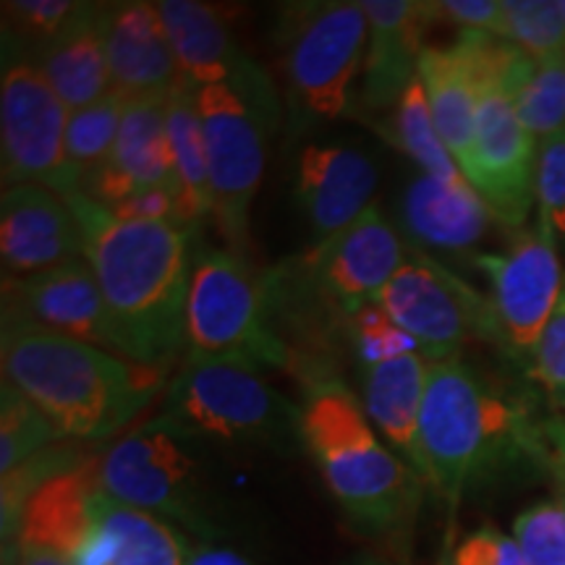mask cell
<instances>
[{"mask_svg": "<svg viewBox=\"0 0 565 565\" xmlns=\"http://www.w3.org/2000/svg\"><path fill=\"white\" fill-rule=\"evenodd\" d=\"M158 11L171 40L175 63L194 87L231 84L246 92L252 100L278 110V97L270 79L236 45L228 13L221 6L200 3V0H160Z\"/></svg>", "mask_w": 565, "mask_h": 565, "instance_id": "14", "label": "cell"}, {"mask_svg": "<svg viewBox=\"0 0 565 565\" xmlns=\"http://www.w3.org/2000/svg\"><path fill=\"white\" fill-rule=\"evenodd\" d=\"M61 437L47 416L17 387L3 383V412H0V475H9L47 445Z\"/></svg>", "mask_w": 565, "mask_h": 565, "instance_id": "35", "label": "cell"}, {"mask_svg": "<svg viewBox=\"0 0 565 565\" xmlns=\"http://www.w3.org/2000/svg\"><path fill=\"white\" fill-rule=\"evenodd\" d=\"M513 542L526 565H565V508L561 500L529 505L515 519Z\"/></svg>", "mask_w": 565, "mask_h": 565, "instance_id": "36", "label": "cell"}, {"mask_svg": "<svg viewBox=\"0 0 565 565\" xmlns=\"http://www.w3.org/2000/svg\"><path fill=\"white\" fill-rule=\"evenodd\" d=\"M536 215L555 242L565 238V134L542 141L536 150Z\"/></svg>", "mask_w": 565, "mask_h": 565, "instance_id": "38", "label": "cell"}, {"mask_svg": "<svg viewBox=\"0 0 565 565\" xmlns=\"http://www.w3.org/2000/svg\"><path fill=\"white\" fill-rule=\"evenodd\" d=\"M377 186V168L351 147L309 145L299 154L296 200H299L315 244L328 242L364 215Z\"/></svg>", "mask_w": 565, "mask_h": 565, "instance_id": "20", "label": "cell"}, {"mask_svg": "<svg viewBox=\"0 0 565 565\" xmlns=\"http://www.w3.org/2000/svg\"><path fill=\"white\" fill-rule=\"evenodd\" d=\"M345 565H408L401 557L387 555V553H374V550H364V553L353 555Z\"/></svg>", "mask_w": 565, "mask_h": 565, "instance_id": "47", "label": "cell"}, {"mask_svg": "<svg viewBox=\"0 0 565 565\" xmlns=\"http://www.w3.org/2000/svg\"><path fill=\"white\" fill-rule=\"evenodd\" d=\"M186 362H233L288 372L286 345L267 322L265 273L242 254L202 246L186 303Z\"/></svg>", "mask_w": 565, "mask_h": 565, "instance_id": "5", "label": "cell"}, {"mask_svg": "<svg viewBox=\"0 0 565 565\" xmlns=\"http://www.w3.org/2000/svg\"><path fill=\"white\" fill-rule=\"evenodd\" d=\"M196 89L186 76L168 92L166 116L168 139L173 150L175 173V217L173 225L194 236L204 217L212 215V186L207 166V145H204L202 118L196 108Z\"/></svg>", "mask_w": 565, "mask_h": 565, "instance_id": "26", "label": "cell"}, {"mask_svg": "<svg viewBox=\"0 0 565 565\" xmlns=\"http://www.w3.org/2000/svg\"><path fill=\"white\" fill-rule=\"evenodd\" d=\"M118 221H141V223H173L175 217V186L162 183V186L141 189L129 200L108 207Z\"/></svg>", "mask_w": 565, "mask_h": 565, "instance_id": "41", "label": "cell"}, {"mask_svg": "<svg viewBox=\"0 0 565 565\" xmlns=\"http://www.w3.org/2000/svg\"><path fill=\"white\" fill-rule=\"evenodd\" d=\"M443 565H454V563H450V561H448V555H445V561H443Z\"/></svg>", "mask_w": 565, "mask_h": 565, "instance_id": "50", "label": "cell"}, {"mask_svg": "<svg viewBox=\"0 0 565 565\" xmlns=\"http://www.w3.org/2000/svg\"><path fill=\"white\" fill-rule=\"evenodd\" d=\"M103 458L89 454L76 469L45 482L24 508L17 542L71 563L95 526V505L103 494Z\"/></svg>", "mask_w": 565, "mask_h": 565, "instance_id": "23", "label": "cell"}, {"mask_svg": "<svg viewBox=\"0 0 565 565\" xmlns=\"http://www.w3.org/2000/svg\"><path fill=\"white\" fill-rule=\"evenodd\" d=\"M87 456L89 450L79 448L76 440L53 443L40 454L26 458L9 475H3V484H0V532H3V542H17L21 515H24V508L32 500V494L45 482H51L53 477L76 469Z\"/></svg>", "mask_w": 565, "mask_h": 565, "instance_id": "32", "label": "cell"}, {"mask_svg": "<svg viewBox=\"0 0 565 565\" xmlns=\"http://www.w3.org/2000/svg\"><path fill=\"white\" fill-rule=\"evenodd\" d=\"M500 38L536 63L565 61V17L553 0H503Z\"/></svg>", "mask_w": 565, "mask_h": 565, "instance_id": "34", "label": "cell"}, {"mask_svg": "<svg viewBox=\"0 0 565 565\" xmlns=\"http://www.w3.org/2000/svg\"><path fill=\"white\" fill-rule=\"evenodd\" d=\"M524 458L555 466L526 401L494 387L461 359L435 362L424 387L416 475L435 487L450 513L471 484Z\"/></svg>", "mask_w": 565, "mask_h": 565, "instance_id": "2", "label": "cell"}, {"mask_svg": "<svg viewBox=\"0 0 565 565\" xmlns=\"http://www.w3.org/2000/svg\"><path fill=\"white\" fill-rule=\"evenodd\" d=\"M71 565H116V542H113L108 529L95 521L89 536L71 557Z\"/></svg>", "mask_w": 565, "mask_h": 565, "instance_id": "42", "label": "cell"}, {"mask_svg": "<svg viewBox=\"0 0 565 565\" xmlns=\"http://www.w3.org/2000/svg\"><path fill=\"white\" fill-rule=\"evenodd\" d=\"M30 63L42 71L68 113L84 110L108 97L113 82L103 34V3L87 21Z\"/></svg>", "mask_w": 565, "mask_h": 565, "instance_id": "27", "label": "cell"}, {"mask_svg": "<svg viewBox=\"0 0 565 565\" xmlns=\"http://www.w3.org/2000/svg\"><path fill=\"white\" fill-rule=\"evenodd\" d=\"M166 419H152L121 437L103 458V490L118 503L181 524L204 540L217 534L200 458Z\"/></svg>", "mask_w": 565, "mask_h": 565, "instance_id": "8", "label": "cell"}, {"mask_svg": "<svg viewBox=\"0 0 565 565\" xmlns=\"http://www.w3.org/2000/svg\"><path fill=\"white\" fill-rule=\"evenodd\" d=\"M95 521L116 542V565H189L186 545L168 521L124 505L110 494L97 498Z\"/></svg>", "mask_w": 565, "mask_h": 565, "instance_id": "28", "label": "cell"}, {"mask_svg": "<svg viewBox=\"0 0 565 565\" xmlns=\"http://www.w3.org/2000/svg\"><path fill=\"white\" fill-rule=\"evenodd\" d=\"M0 565H21L17 542H3V561H0Z\"/></svg>", "mask_w": 565, "mask_h": 565, "instance_id": "48", "label": "cell"}, {"mask_svg": "<svg viewBox=\"0 0 565 565\" xmlns=\"http://www.w3.org/2000/svg\"><path fill=\"white\" fill-rule=\"evenodd\" d=\"M301 440L345 519L374 540H406L419 513L424 479L387 450L341 380L307 391Z\"/></svg>", "mask_w": 565, "mask_h": 565, "instance_id": "4", "label": "cell"}, {"mask_svg": "<svg viewBox=\"0 0 565 565\" xmlns=\"http://www.w3.org/2000/svg\"><path fill=\"white\" fill-rule=\"evenodd\" d=\"M103 34L113 92L124 103L168 95L181 79L158 3L129 0L103 6Z\"/></svg>", "mask_w": 565, "mask_h": 565, "instance_id": "19", "label": "cell"}, {"mask_svg": "<svg viewBox=\"0 0 565 565\" xmlns=\"http://www.w3.org/2000/svg\"><path fill=\"white\" fill-rule=\"evenodd\" d=\"M66 202L84 233V259L100 282L113 349L129 362L171 370L186 349L192 236L173 223L118 221L82 192Z\"/></svg>", "mask_w": 565, "mask_h": 565, "instance_id": "1", "label": "cell"}, {"mask_svg": "<svg viewBox=\"0 0 565 565\" xmlns=\"http://www.w3.org/2000/svg\"><path fill=\"white\" fill-rule=\"evenodd\" d=\"M3 383L32 401L61 440H103L150 406L168 370L129 362L17 317H3Z\"/></svg>", "mask_w": 565, "mask_h": 565, "instance_id": "3", "label": "cell"}, {"mask_svg": "<svg viewBox=\"0 0 565 565\" xmlns=\"http://www.w3.org/2000/svg\"><path fill=\"white\" fill-rule=\"evenodd\" d=\"M494 565H526L519 545L508 540L505 534H498V553H494Z\"/></svg>", "mask_w": 565, "mask_h": 565, "instance_id": "45", "label": "cell"}, {"mask_svg": "<svg viewBox=\"0 0 565 565\" xmlns=\"http://www.w3.org/2000/svg\"><path fill=\"white\" fill-rule=\"evenodd\" d=\"M19 555H21V565H71L68 561H63V557L47 553V550H38V547H21L19 545Z\"/></svg>", "mask_w": 565, "mask_h": 565, "instance_id": "46", "label": "cell"}, {"mask_svg": "<svg viewBox=\"0 0 565 565\" xmlns=\"http://www.w3.org/2000/svg\"><path fill=\"white\" fill-rule=\"evenodd\" d=\"M303 257L343 312H359L374 301L387 280L406 263V246L398 231L385 221L377 204H370L349 228L315 244Z\"/></svg>", "mask_w": 565, "mask_h": 565, "instance_id": "16", "label": "cell"}, {"mask_svg": "<svg viewBox=\"0 0 565 565\" xmlns=\"http://www.w3.org/2000/svg\"><path fill=\"white\" fill-rule=\"evenodd\" d=\"M557 475H561V471H557ZM563 477V475H561ZM557 500H561V505L565 508V477H563V484H561V498H557Z\"/></svg>", "mask_w": 565, "mask_h": 565, "instance_id": "49", "label": "cell"}, {"mask_svg": "<svg viewBox=\"0 0 565 565\" xmlns=\"http://www.w3.org/2000/svg\"><path fill=\"white\" fill-rule=\"evenodd\" d=\"M189 565H252V563H246L242 555L231 553V550L204 547V550H200V553L192 555Z\"/></svg>", "mask_w": 565, "mask_h": 565, "instance_id": "44", "label": "cell"}, {"mask_svg": "<svg viewBox=\"0 0 565 565\" xmlns=\"http://www.w3.org/2000/svg\"><path fill=\"white\" fill-rule=\"evenodd\" d=\"M416 74L427 92L437 134L454 154L461 173L469 179L475 171V124L479 100L469 61L456 42L450 47L424 45Z\"/></svg>", "mask_w": 565, "mask_h": 565, "instance_id": "24", "label": "cell"}, {"mask_svg": "<svg viewBox=\"0 0 565 565\" xmlns=\"http://www.w3.org/2000/svg\"><path fill=\"white\" fill-rule=\"evenodd\" d=\"M166 103L168 95L124 103L116 145L108 160L82 181L79 192L84 196L113 207L141 189L162 186V183L175 186Z\"/></svg>", "mask_w": 565, "mask_h": 565, "instance_id": "18", "label": "cell"}, {"mask_svg": "<svg viewBox=\"0 0 565 565\" xmlns=\"http://www.w3.org/2000/svg\"><path fill=\"white\" fill-rule=\"evenodd\" d=\"M433 364V356L416 351L372 366L364 374L366 416L414 471L424 387H427Z\"/></svg>", "mask_w": 565, "mask_h": 565, "instance_id": "25", "label": "cell"}, {"mask_svg": "<svg viewBox=\"0 0 565 565\" xmlns=\"http://www.w3.org/2000/svg\"><path fill=\"white\" fill-rule=\"evenodd\" d=\"M68 108L30 61H9L0 84V147L6 186L32 183L63 200L79 194L66 168Z\"/></svg>", "mask_w": 565, "mask_h": 565, "instance_id": "12", "label": "cell"}, {"mask_svg": "<svg viewBox=\"0 0 565 565\" xmlns=\"http://www.w3.org/2000/svg\"><path fill=\"white\" fill-rule=\"evenodd\" d=\"M492 221L490 204L466 175L456 181L419 175L401 196V225L408 238L424 249L471 252L484 242Z\"/></svg>", "mask_w": 565, "mask_h": 565, "instance_id": "22", "label": "cell"}, {"mask_svg": "<svg viewBox=\"0 0 565 565\" xmlns=\"http://www.w3.org/2000/svg\"><path fill=\"white\" fill-rule=\"evenodd\" d=\"M0 254L11 275H38L84 257V233L71 204L45 186L3 189Z\"/></svg>", "mask_w": 565, "mask_h": 565, "instance_id": "17", "label": "cell"}, {"mask_svg": "<svg viewBox=\"0 0 565 565\" xmlns=\"http://www.w3.org/2000/svg\"><path fill=\"white\" fill-rule=\"evenodd\" d=\"M526 370L532 383L540 385L553 414L565 416V286Z\"/></svg>", "mask_w": 565, "mask_h": 565, "instance_id": "39", "label": "cell"}, {"mask_svg": "<svg viewBox=\"0 0 565 565\" xmlns=\"http://www.w3.org/2000/svg\"><path fill=\"white\" fill-rule=\"evenodd\" d=\"M366 40L370 21L362 3L324 0L282 6L275 42L299 113L328 121L343 116Z\"/></svg>", "mask_w": 565, "mask_h": 565, "instance_id": "7", "label": "cell"}, {"mask_svg": "<svg viewBox=\"0 0 565 565\" xmlns=\"http://www.w3.org/2000/svg\"><path fill=\"white\" fill-rule=\"evenodd\" d=\"M555 244L553 233L536 223L534 228L515 231L503 254L477 257V267L490 280L498 349L526 366L565 286Z\"/></svg>", "mask_w": 565, "mask_h": 565, "instance_id": "11", "label": "cell"}, {"mask_svg": "<svg viewBox=\"0 0 565 565\" xmlns=\"http://www.w3.org/2000/svg\"><path fill=\"white\" fill-rule=\"evenodd\" d=\"M189 437L291 450L301 440V408L273 391L254 366L186 362L168 385L162 416Z\"/></svg>", "mask_w": 565, "mask_h": 565, "instance_id": "6", "label": "cell"}, {"mask_svg": "<svg viewBox=\"0 0 565 565\" xmlns=\"http://www.w3.org/2000/svg\"><path fill=\"white\" fill-rule=\"evenodd\" d=\"M542 433H545V440L553 450V461H555V471H561L565 477V416H547L542 419Z\"/></svg>", "mask_w": 565, "mask_h": 565, "instance_id": "43", "label": "cell"}, {"mask_svg": "<svg viewBox=\"0 0 565 565\" xmlns=\"http://www.w3.org/2000/svg\"><path fill=\"white\" fill-rule=\"evenodd\" d=\"M97 9L100 3H79V0H11V3L6 0V63L34 61L42 51L87 21Z\"/></svg>", "mask_w": 565, "mask_h": 565, "instance_id": "29", "label": "cell"}, {"mask_svg": "<svg viewBox=\"0 0 565 565\" xmlns=\"http://www.w3.org/2000/svg\"><path fill=\"white\" fill-rule=\"evenodd\" d=\"M561 9H563V17H565V0L561 3Z\"/></svg>", "mask_w": 565, "mask_h": 565, "instance_id": "51", "label": "cell"}, {"mask_svg": "<svg viewBox=\"0 0 565 565\" xmlns=\"http://www.w3.org/2000/svg\"><path fill=\"white\" fill-rule=\"evenodd\" d=\"M536 141L515 116L500 84H482L475 124V171L469 181L490 204L494 221L524 228L536 200Z\"/></svg>", "mask_w": 565, "mask_h": 565, "instance_id": "13", "label": "cell"}, {"mask_svg": "<svg viewBox=\"0 0 565 565\" xmlns=\"http://www.w3.org/2000/svg\"><path fill=\"white\" fill-rule=\"evenodd\" d=\"M204 145H207L212 217L231 252L249 249V210L265 171L267 126L278 110L252 100L231 84L196 89Z\"/></svg>", "mask_w": 565, "mask_h": 565, "instance_id": "9", "label": "cell"}, {"mask_svg": "<svg viewBox=\"0 0 565 565\" xmlns=\"http://www.w3.org/2000/svg\"><path fill=\"white\" fill-rule=\"evenodd\" d=\"M372 303L414 335L435 362L458 359L471 341L498 345L490 299L416 246Z\"/></svg>", "mask_w": 565, "mask_h": 565, "instance_id": "10", "label": "cell"}, {"mask_svg": "<svg viewBox=\"0 0 565 565\" xmlns=\"http://www.w3.org/2000/svg\"><path fill=\"white\" fill-rule=\"evenodd\" d=\"M385 139H391L398 150H404L422 168L424 175H433L440 181H456L463 175L440 134H437L427 92H424L419 76L408 84L404 97L395 105V116L391 129H385Z\"/></svg>", "mask_w": 565, "mask_h": 565, "instance_id": "31", "label": "cell"}, {"mask_svg": "<svg viewBox=\"0 0 565 565\" xmlns=\"http://www.w3.org/2000/svg\"><path fill=\"white\" fill-rule=\"evenodd\" d=\"M349 330L353 351H356L359 362L366 370L404 356V353L424 351L419 341L414 335H408L406 330H401L377 303H366L359 312H353L349 320Z\"/></svg>", "mask_w": 565, "mask_h": 565, "instance_id": "37", "label": "cell"}, {"mask_svg": "<svg viewBox=\"0 0 565 565\" xmlns=\"http://www.w3.org/2000/svg\"><path fill=\"white\" fill-rule=\"evenodd\" d=\"M370 21V51L364 58L362 100L370 110L398 105L419 66L422 38L433 24L429 3L414 0H364Z\"/></svg>", "mask_w": 565, "mask_h": 565, "instance_id": "21", "label": "cell"}, {"mask_svg": "<svg viewBox=\"0 0 565 565\" xmlns=\"http://www.w3.org/2000/svg\"><path fill=\"white\" fill-rule=\"evenodd\" d=\"M505 95L536 145L565 134V61L536 63L524 55L505 84Z\"/></svg>", "mask_w": 565, "mask_h": 565, "instance_id": "30", "label": "cell"}, {"mask_svg": "<svg viewBox=\"0 0 565 565\" xmlns=\"http://www.w3.org/2000/svg\"><path fill=\"white\" fill-rule=\"evenodd\" d=\"M3 317L40 324L97 349H113L100 282L84 257L38 275H6Z\"/></svg>", "mask_w": 565, "mask_h": 565, "instance_id": "15", "label": "cell"}, {"mask_svg": "<svg viewBox=\"0 0 565 565\" xmlns=\"http://www.w3.org/2000/svg\"><path fill=\"white\" fill-rule=\"evenodd\" d=\"M435 21H454L458 32H503V3L498 0H443L429 3Z\"/></svg>", "mask_w": 565, "mask_h": 565, "instance_id": "40", "label": "cell"}, {"mask_svg": "<svg viewBox=\"0 0 565 565\" xmlns=\"http://www.w3.org/2000/svg\"><path fill=\"white\" fill-rule=\"evenodd\" d=\"M121 118L124 100L116 92L89 108L71 113L66 129V168L76 189H82V181L108 160L118 139V129H121Z\"/></svg>", "mask_w": 565, "mask_h": 565, "instance_id": "33", "label": "cell"}]
</instances>
